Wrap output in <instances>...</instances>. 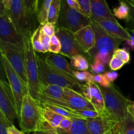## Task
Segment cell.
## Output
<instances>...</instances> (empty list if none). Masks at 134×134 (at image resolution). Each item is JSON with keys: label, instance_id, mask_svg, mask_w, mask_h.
<instances>
[{"label": "cell", "instance_id": "6da1fadb", "mask_svg": "<svg viewBox=\"0 0 134 134\" xmlns=\"http://www.w3.org/2000/svg\"><path fill=\"white\" fill-rule=\"evenodd\" d=\"M105 101V111L101 116H105L114 122L119 124L128 114V107L132 101L127 99L113 84L108 88L99 86Z\"/></svg>", "mask_w": 134, "mask_h": 134}, {"label": "cell", "instance_id": "7a4b0ae2", "mask_svg": "<svg viewBox=\"0 0 134 134\" xmlns=\"http://www.w3.org/2000/svg\"><path fill=\"white\" fill-rule=\"evenodd\" d=\"M32 34V33L24 34L23 35V43L29 94L35 100L38 102L42 84L39 79L38 56L33 47L31 41V36Z\"/></svg>", "mask_w": 134, "mask_h": 134}, {"label": "cell", "instance_id": "3957f363", "mask_svg": "<svg viewBox=\"0 0 134 134\" xmlns=\"http://www.w3.org/2000/svg\"><path fill=\"white\" fill-rule=\"evenodd\" d=\"M39 79L43 85H54L62 88H69L81 93L82 84L79 81L66 73L59 71L46 62L44 58L37 56ZM82 94V93H81Z\"/></svg>", "mask_w": 134, "mask_h": 134}, {"label": "cell", "instance_id": "277c9868", "mask_svg": "<svg viewBox=\"0 0 134 134\" xmlns=\"http://www.w3.org/2000/svg\"><path fill=\"white\" fill-rule=\"evenodd\" d=\"M18 120L20 127L25 133H34L39 130L44 124L41 115V105L29 93L23 98Z\"/></svg>", "mask_w": 134, "mask_h": 134}, {"label": "cell", "instance_id": "5b68a950", "mask_svg": "<svg viewBox=\"0 0 134 134\" xmlns=\"http://www.w3.org/2000/svg\"><path fill=\"white\" fill-rule=\"evenodd\" d=\"M0 51L1 56H3L7 60L13 69L27 86L23 41L18 43L0 41Z\"/></svg>", "mask_w": 134, "mask_h": 134}, {"label": "cell", "instance_id": "8992f818", "mask_svg": "<svg viewBox=\"0 0 134 134\" xmlns=\"http://www.w3.org/2000/svg\"><path fill=\"white\" fill-rule=\"evenodd\" d=\"M10 17L18 33L24 35L36 30L37 16L29 12L24 0H13L10 9ZM38 22V21H37Z\"/></svg>", "mask_w": 134, "mask_h": 134}, {"label": "cell", "instance_id": "52a82bcc", "mask_svg": "<svg viewBox=\"0 0 134 134\" xmlns=\"http://www.w3.org/2000/svg\"><path fill=\"white\" fill-rule=\"evenodd\" d=\"M92 18L70 7L65 0H62V8L56 27H65L75 33L80 29L90 25Z\"/></svg>", "mask_w": 134, "mask_h": 134}, {"label": "cell", "instance_id": "ba28073f", "mask_svg": "<svg viewBox=\"0 0 134 134\" xmlns=\"http://www.w3.org/2000/svg\"><path fill=\"white\" fill-rule=\"evenodd\" d=\"M91 25L96 34V44L88 52L90 58L94 60L96 55L99 52H108L113 54V52L119 48L123 41L111 36L100 25L93 20Z\"/></svg>", "mask_w": 134, "mask_h": 134}, {"label": "cell", "instance_id": "9c48e42d", "mask_svg": "<svg viewBox=\"0 0 134 134\" xmlns=\"http://www.w3.org/2000/svg\"><path fill=\"white\" fill-rule=\"evenodd\" d=\"M1 62L14 97L18 119L20 114L24 97L29 93L27 86L13 69L7 60L3 56H1Z\"/></svg>", "mask_w": 134, "mask_h": 134}, {"label": "cell", "instance_id": "30bf717a", "mask_svg": "<svg viewBox=\"0 0 134 134\" xmlns=\"http://www.w3.org/2000/svg\"><path fill=\"white\" fill-rule=\"evenodd\" d=\"M55 34L61 42L62 48L59 54L67 56L69 58L79 54L86 55L89 57L88 54L85 53L79 45L73 31L65 27H56Z\"/></svg>", "mask_w": 134, "mask_h": 134}, {"label": "cell", "instance_id": "8fae6325", "mask_svg": "<svg viewBox=\"0 0 134 134\" xmlns=\"http://www.w3.org/2000/svg\"><path fill=\"white\" fill-rule=\"evenodd\" d=\"M0 41L18 43L23 41V35L18 32L10 17V11L1 3Z\"/></svg>", "mask_w": 134, "mask_h": 134}, {"label": "cell", "instance_id": "7c38bea8", "mask_svg": "<svg viewBox=\"0 0 134 134\" xmlns=\"http://www.w3.org/2000/svg\"><path fill=\"white\" fill-rule=\"evenodd\" d=\"M0 111L13 124L14 119H18L14 97L10 86L6 82L0 81Z\"/></svg>", "mask_w": 134, "mask_h": 134}, {"label": "cell", "instance_id": "4fadbf2b", "mask_svg": "<svg viewBox=\"0 0 134 134\" xmlns=\"http://www.w3.org/2000/svg\"><path fill=\"white\" fill-rule=\"evenodd\" d=\"M64 99L59 105L73 111L77 110H96L93 105L82 95V94L69 88H64Z\"/></svg>", "mask_w": 134, "mask_h": 134}, {"label": "cell", "instance_id": "5bb4252c", "mask_svg": "<svg viewBox=\"0 0 134 134\" xmlns=\"http://www.w3.org/2000/svg\"><path fill=\"white\" fill-rule=\"evenodd\" d=\"M91 18L100 25L107 34L113 37L121 39L123 41H126L131 38V34L128 30L126 28L123 27L119 22H115L111 20L103 18Z\"/></svg>", "mask_w": 134, "mask_h": 134}, {"label": "cell", "instance_id": "9a60e30c", "mask_svg": "<svg viewBox=\"0 0 134 134\" xmlns=\"http://www.w3.org/2000/svg\"><path fill=\"white\" fill-rule=\"evenodd\" d=\"M74 34L82 49L88 54L96 44V34L92 25H88Z\"/></svg>", "mask_w": 134, "mask_h": 134}, {"label": "cell", "instance_id": "2e32d148", "mask_svg": "<svg viewBox=\"0 0 134 134\" xmlns=\"http://www.w3.org/2000/svg\"><path fill=\"white\" fill-rule=\"evenodd\" d=\"M86 121L91 134H105L113 129L118 124L108 118L103 116L87 119Z\"/></svg>", "mask_w": 134, "mask_h": 134}, {"label": "cell", "instance_id": "e0dca14e", "mask_svg": "<svg viewBox=\"0 0 134 134\" xmlns=\"http://www.w3.org/2000/svg\"><path fill=\"white\" fill-rule=\"evenodd\" d=\"M91 7V18H103L118 22L106 0H89Z\"/></svg>", "mask_w": 134, "mask_h": 134}, {"label": "cell", "instance_id": "ac0fdd59", "mask_svg": "<svg viewBox=\"0 0 134 134\" xmlns=\"http://www.w3.org/2000/svg\"><path fill=\"white\" fill-rule=\"evenodd\" d=\"M44 60L48 65L53 67L59 71L66 73L69 75L75 77L74 75L76 71L73 69L71 65L69 64L68 60L65 58L63 57V56L59 55L58 54L51 53L47 55Z\"/></svg>", "mask_w": 134, "mask_h": 134}, {"label": "cell", "instance_id": "d6986e66", "mask_svg": "<svg viewBox=\"0 0 134 134\" xmlns=\"http://www.w3.org/2000/svg\"><path fill=\"white\" fill-rule=\"evenodd\" d=\"M89 84L91 90V99L90 102L93 105L96 111H98L101 116L103 114L105 108L103 94L98 84L94 82H89Z\"/></svg>", "mask_w": 134, "mask_h": 134}, {"label": "cell", "instance_id": "ffe728a7", "mask_svg": "<svg viewBox=\"0 0 134 134\" xmlns=\"http://www.w3.org/2000/svg\"><path fill=\"white\" fill-rule=\"evenodd\" d=\"M57 132L58 134H91L88 127L86 119L81 117L72 119L71 126L68 132L57 131Z\"/></svg>", "mask_w": 134, "mask_h": 134}, {"label": "cell", "instance_id": "44dd1931", "mask_svg": "<svg viewBox=\"0 0 134 134\" xmlns=\"http://www.w3.org/2000/svg\"><path fill=\"white\" fill-rule=\"evenodd\" d=\"M41 115L44 121L54 129L58 128L60 122L64 118V116L43 106H41Z\"/></svg>", "mask_w": 134, "mask_h": 134}, {"label": "cell", "instance_id": "7402d4cb", "mask_svg": "<svg viewBox=\"0 0 134 134\" xmlns=\"http://www.w3.org/2000/svg\"><path fill=\"white\" fill-rule=\"evenodd\" d=\"M62 8V0H52L48 13L47 22L56 25Z\"/></svg>", "mask_w": 134, "mask_h": 134}, {"label": "cell", "instance_id": "603a6c76", "mask_svg": "<svg viewBox=\"0 0 134 134\" xmlns=\"http://www.w3.org/2000/svg\"><path fill=\"white\" fill-rule=\"evenodd\" d=\"M119 6L113 9V13L115 18L126 20L130 17V9L124 0H119Z\"/></svg>", "mask_w": 134, "mask_h": 134}, {"label": "cell", "instance_id": "cb8c5ba5", "mask_svg": "<svg viewBox=\"0 0 134 134\" xmlns=\"http://www.w3.org/2000/svg\"><path fill=\"white\" fill-rule=\"evenodd\" d=\"M71 65L74 69L80 71H86L89 68L88 59L84 55H75L70 58Z\"/></svg>", "mask_w": 134, "mask_h": 134}, {"label": "cell", "instance_id": "d4e9b609", "mask_svg": "<svg viewBox=\"0 0 134 134\" xmlns=\"http://www.w3.org/2000/svg\"><path fill=\"white\" fill-rule=\"evenodd\" d=\"M52 0H42L39 7L37 18L39 25H44L47 22L48 13Z\"/></svg>", "mask_w": 134, "mask_h": 134}, {"label": "cell", "instance_id": "484cf974", "mask_svg": "<svg viewBox=\"0 0 134 134\" xmlns=\"http://www.w3.org/2000/svg\"><path fill=\"white\" fill-rule=\"evenodd\" d=\"M41 105L47 107L49 109L52 110V111L55 112L56 113L58 114V115H61V116H64V117L71 118V119H73V118L75 117H81L79 115L75 114L72 110L67 109L65 107H62V106L56 105L48 104V103H43V104H41Z\"/></svg>", "mask_w": 134, "mask_h": 134}, {"label": "cell", "instance_id": "4316f807", "mask_svg": "<svg viewBox=\"0 0 134 134\" xmlns=\"http://www.w3.org/2000/svg\"><path fill=\"white\" fill-rule=\"evenodd\" d=\"M42 30V25H39L36 30L33 33L31 36V41L32 43L33 47L36 52L45 53L44 50L43 48L41 39V32Z\"/></svg>", "mask_w": 134, "mask_h": 134}, {"label": "cell", "instance_id": "83f0119b", "mask_svg": "<svg viewBox=\"0 0 134 134\" xmlns=\"http://www.w3.org/2000/svg\"><path fill=\"white\" fill-rule=\"evenodd\" d=\"M120 127L122 134H134V119L129 113L120 123Z\"/></svg>", "mask_w": 134, "mask_h": 134}, {"label": "cell", "instance_id": "f1b7e54d", "mask_svg": "<svg viewBox=\"0 0 134 134\" xmlns=\"http://www.w3.org/2000/svg\"><path fill=\"white\" fill-rule=\"evenodd\" d=\"M129 6L130 9V17L126 20V29L131 31L132 33H134V0H124Z\"/></svg>", "mask_w": 134, "mask_h": 134}, {"label": "cell", "instance_id": "f546056e", "mask_svg": "<svg viewBox=\"0 0 134 134\" xmlns=\"http://www.w3.org/2000/svg\"><path fill=\"white\" fill-rule=\"evenodd\" d=\"M41 0H24L27 10L33 15L37 16Z\"/></svg>", "mask_w": 134, "mask_h": 134}, {"label": "cell", "instance_id": "4dcf8cb0", "mask_svg": "<svg viewBox=\"0 0 134 134\" xmlns=\"http://www.w3.org/2000/svg\"><path fill=\"white\" fill-rule=\"evenodd\" d=\"M74 77L81 82H84V81L86 82H94V75H93L91 73L86 71H76L75 73Z\"/></svg>", "mask_w": 134, "mask_h": 134}, {"label": "cell", "instance_id": "1f68e13d", "mask_svg": "<svg viewBox=\"0 0 134 134\" xmlns=\"http://www.w3.org/2000/svg\"><path fill=\"white\" fill-rule=\"evenodd\" d=\"M114 56L120 58L124 64H128L130 61V54L126 48H117L113 52Z\"/></svg>", "mask_w": 134, "mask_h": 134}, {"label": "cell", "instance_id": "d6a6232c", "mask_svg": "<svg viewBox=\"0 0 134 134\" xmlns=\"http://www.w3.org/2000/svg\"><path fill=\"white\" fill-rule=\"evenodd\" d=\"M73 111V110H72ZM76 115H79L82 119H92V118H96L99 116V113L96 110L85 109V110H77V111H73Z\"/></svg>", "mask_w": 134, "mask_h": 134}, {"label": "cell", "instance_id": "836d02e7", "mask_svg": "<svg viewBox=\"0 0 134 134\" xmlns=\"http://www.w3.org/2000/svg\"><path fill=\"white\" fill-rule=\"evenodd\" d=\"M62 48L61 42L56 35L51 37V43H50V52L53 54H59Z\"/></svg>", "mask_w": 134, "mask_h": 134}, {"label": "cell", "instance_id": "e575fe53", "mask_svg": "<svg viewBox=\"0 0 134 134\" xmlns=\"http://www.w3.org/2000/svg\"><path fill=\"white\" fill-rule=\"evenodd\" d=\"M112 56L113 54L108 53V52H99L96 55L93 61L94 62L100 63V64L105 65L106 64L109 63L112 58Z\"/></svg>", "mask_w": 134, "mask_h": 134}, {"label": "cell", "instance_id": "d590c367", "mask_svg": "<svg viewBox=\"0 0 134 134\" xmlns=\"http://www.w3.org/2000/svg\"><path fill=\"white\" fill-rule=\"evenodd\" d=\"M13 124L2 113H0V134H7L8 128Z\"/></svg>", "mask_w": 134, "mask_h": 134}, {"label": "cell", "instance_id": "8d00e7d4", "mask_svg": "<svg viewBox=\"0 0 134 134\" xmlns=\"http://www.w3.org/2000/svg\"><path fill=\"white\" fill-rule=\"evenodd\" d=\"M124 64H125L120 58L113 55L112 58L109 63V66L111 70L116 71L121 69L124 66Z\"/></svg>", "mask_w": 134, "mask_h": 134}, {"label": "cell", "instance_id": "74e56055", "mask_svg": "<svg viewBox=\"0 0 134 134\" xmlns=\"http://www.w3.org/2000/svg\"><path fill=\"white\" fill-rule=\"evenodd\" d=\"M94 82L99 85L102 87L108 88L111 85V84L107 80L106 77H105L104 74H99L94 75Z\"/></svg>", "mask_w": 134, "mask_h": 134}, {"label": "cell", "instance_id": "f35d334b", "mask_svg": "<svg viewBox=\"0 0 134 134\" xmlns=\"http://www.w3.org/2000/svg\"><path fill=\"white\" fill-rule=\"evenodd\" d=\"M72 124V119L71 118L64 117V119L60 122V126L58 128H56L57 131H61V132H68Z\"/></svg>", "mask_w": 134, "mask_h": 134}, {"label": "cell", "instance_id": "ab89813d", "mask_svg": "<svg viewBox=\"0 0 134 134\" xmlns=\"http://www.w3.org/2000/svg\"><path fill=\"white\" fill-rule=\"evenodd\" d=\"M32 134H58V133L56 129L52 128L46 122H44L43 128L39 130L35 131Z\"/></svg>", "mask_w": 134, "mask_h": 134}, {"label": "cell", "instance_id": "60d3db41", "mask_svg": "<svg viewBox=\"0 0 134 134\" xmlns=\"http://www.w3.org/2000/svg\"><path fill=\"white\" fill-rule=\"evenodd\" d=\"M56 25L47 22V23L42 26V30L47 35H48L49 37H52V35H55L56 34Z\"/></svg>", "mask_w": 134, "mask_h": 134}, {"label": "cell", "instance_id": "b9f144b4", "mask_svg": "<svg viewBox=\"0 0 134 134\" xmlns=\"http://www.w3.org/2000/svg\"><path fill=\"white\" fill-rule=\"evenodd\" d=\"M90 71L94 74L95 75H96L102 74V73L104 72L105 70V65L103 64H100L98 62H94L91 65H90Z\"/></svg>", "mask_w": 134, "mask_h": 134}, {"label": "cell", "instance_id": "7bdbcfd3", "mask_svg": "<svg viewBox=\"0 0 134 134\" xmlns=\"http://www.w3.org/2000/svg\"><path fill=\"white\" fill-rule=\"evenodd\" d=\"M41 43L43 45V48L44 50V52H50V43H51V37L47 35V34L43 32L41 30Z\"/></svg>", "mask_w": 134, "mask_h": 134}, {"label": "cell", "instance_id": "ee69618b", "mask_svg": "<svg viewBox=\"0 0 134 134\" xmlns=\"http://www.w3.org/2000/svg\"><path fill=\"white\" fill-rule=\"evenodd\" d=\"M81 93L90 102V99H91V90H90L89 82H86L85 84L82 85V88H81Z\"/></svg>", "mask_w": 134, "mask_h": 134}, {"label": "cell", "instance_id": "f6af8a7d", "mask_svg": "<svg viewBox=\"0 0 134 134\" xmlns=\"http://www.w3.org/2000/svg\"><path fill=\"white\" fill-rule=\"evenodd\" d=\"M65 1H66L68 5H69L70 7L73 8V9L78 10V11L80 12V13L85 14V12H84V10H82V7H81V5H80L78 0H65Z\"/></svg>", "mask_w": 134, "mask_h": 134}, {"label": "cell", "instance_id": "bcb514c9", "mask_svg": "<svg viewBox=\"0 0 134 134\" xmlns=\"http://www.w3.org/2000/svg\"><path fill=\"white\" fill-rule=\"evenodd\" d=\"M105 77H106L107 81L110 82L111 84H113V82L118 78L119 77V73L115 71H108L106 72V73H104Z\"/></svg>", "mask_w": 134, "mask_h": 134}, {"label": "cell", "instance_id": "7dc6e473", "mask_svg": "<svg viewBox=\"0 0 134 134\" xmlns=\"http://www.w3.org/2000/svg\"><path fill=\"white\" fill-rule=\"evenodd\" d=\"M124 47V48H126L127 49L129 48V49L134 51V33H132V34H131L130 39L126 41Z\"/></svg>", "mask_w": 134, "mask_h": 134}, {"label": "cell", "instance_id": "c3c4849f", "mask_svg": "<svg viewBox=\"0 0 134 134\" xmlns=\"http://www.w3.org/2000/svg\"><path fill=\"white\" fill-rule=\"evenodd\" d=\"M7 134H26L23 131H20L17 129L14 125H11L9 127L7 130Z\"/></svg>", "mask_w": 134, "mask_h": 134}, {"label": "cell", "instance_id": "681fc988", "mask_svg": "<svg viewBox=\"0 0 134 134\" xmlns=\"http://www.w3.org/2000/svg\"><path fill=\"white\" fill-rule=\"evenodd\" d=\"M13 0H1V3L3 5L4 7L7 10H10L12 5Z\"/></svg>", "mask_w": 134, "mask_h": 134}, {"label": "cell", "instance_id": "f907efd6", "mask_svg": "<svg viewBox=\"0 0 134 134\" xmlns=\"http://www.w3.org/2000/svg\"><path fill=\"white\" fill-rule=\"evenodd\" d=\"M128 113H129L134 119V102H131L128 107Z\"/></svg>", "mask_w": 134, "mask_h": 134}, {"label": "cell", "instance_id": "816d5d0a", "mask_svg": "<svg viewBox=\"0 0 134 134\" xmlns=\"http://www.w3.org/2000/svg\"><path fill=\"white\" fill-rule=\"evenodd\" d=\"M113 134H122L121 130H120V123L118 124L113 129Z\"/></svg>", "mask_w": 134, "mask_h": 134}, {"label": "cell", "instance_id": "f5cc1de1", "mask_svg": "<svg viewBox=\"0 0 134 134\" xmlns=\"http://www.w3.org/2000/svg\"><path fill=\"white\" fill-rule=\"evenodd\" d=\"M105 134H113V130H111V131H109V132H107Z\"/></svg>", "mask_w": 134, "mask_h": 134}]
</instances>
